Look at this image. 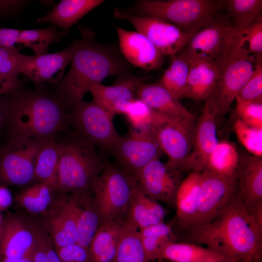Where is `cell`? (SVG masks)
<instances>
[{"mask_svg":"<svg viewBox=\"0 0 262 262\" xmlns=\"http://www.w3.org/2000/svg\"><path fill=\"white\" fill-rule=\"evenodd\" d=\"M200 174L201 193L197 209L190 225L180 234L212 221L237 193V181L224 179L205 170Z\"/></svg>","mask_w":262,"mask_h":262,"instance_id":"14","label":"cell"},{"mask_svg":"<svg viewBox=\"0 0 262 262\" xmlns=\"http://www.w3.org/2000/svg\"><path fill=\"white\" fill-rule=\"evenodd\" d=\"M105 2L103 0H63L37 23H51L68 31L83 16Z\"/></svg>","mask_w":262,"mask_h":262,"instance_id":"27","label":"cell"},{"mask_svg":"<svg viewBox=\"0 0 262 262\" xmlns=\"http://www.w3.org/2000/svg\"><path fill=\"white\" fill-rule=\"evenodd\" d=\"M78 205L71 195L58 191L42 214L41 224L55 248L77 243Z\"/></svg>","mask_w":262,"mask_h":262,"instance_id":"12","label":"cell"},{"mask_svg":"<svg viewBox=\"0 0 262 262\" xmlns=\"http://www.w3.org/2000/svg\"><path fill=\"white\" fill-rule=\"evenodd\" d=\"M56 187L49 182H38L17 193V204L30 213L42 214L48 209L57 193Z\"/></svg>","mask_w":262,"mask_h":262,"instance_id":"32","label":"cell"},{"mask_svg":"<svg viewBox=\"0 0 262 262\" xmlns=\"http://www.w3.org/2000/svg\"><path fill=\"white\" fill-rule=\"evenodd\" d=\"M160 259L172 262H229L224 256L207 247L177 241L164 246Z\"/></svg>","mask_w":262,"mask_h":262,"instance_id":"29","label":"cell"},{"mask_svg":"<svg viewBox=\"0 0 262 262\" xmlns=\"http://www.w3.org/2000/svg\"><path fill=\"white\" fill-rule=\"evenodd\" d=\"M55 250L62 262H91L89 249L77 243Z\"/></svg>","mask_w":262,"mask_h":262,"instance_id":"45","label":"cell"},{"mask_svg":"<svg viewBox=\"0 0 262 262\" xmlns=\"http://www.w3.org/2000/svg\"><path fill=\"white\" fill-rule=\"evenodd\" d=\"M21 0H0V14L11 13L21 6Z\"/></svg>","mask_w":262,"mask_h":262,"instance_id":"50","label":"cell"},{"mask_svg":"<svg viewBox=\"0 0 262 262\" xmlns=\"http://www.w3.org/2000/svg\"><path fill=\"white\" fill-rule=\"evenodd\" d=\"M165 215L164 208L147 196L138 183L130 206L127 220L141 230L164 222Z\"/></svg>","mask_w":262,"mask_h":262,"instance_id":"28","label":"cell"},{"mask_svg":"<svg viewBox=\"0 0 262 262\" xmlns=\"http://www.w3.org/2000/svg\"><path fill=\"white\" fill-rule=\"evenodd\" d=\"M73 196L78 205L77 243L89 249L94 235L102 222V218L94 202L93 195Z\"/></svg>","mask_w":262,"mask_h":262,"instance_id":"31","label":"cell"},{"mask_svg":"<svg viewBox=\"0 0 262 262\" xmlns=\"http://www.w3.org/2000/svg\"><path fill=\"white\" fill-rule=\"evenodd\" d=\"M81 37L75 47L68 72L54 85L56 96L66 111L71 112L95 85L110 76L128 72L129 63L119 49L96 41L90 28L79 25Z\"/></svg>","mask_w":262,"mask_h":262,"instance_id":"1","label":"cell"},{"mask_svg":"<svg viewBox=\"0 0 262 262\" xmlns=\"http://www.w3.org/2000/svg\"><path fill=\"white\" fill-rule=\"evenodd\" d=\"M8 119L6 105L2 96H0V132L7 129Z\"/></svg>","mask_w":262,"mask_h":262,"instance_id":"52","label":"cell"},{"mask_svg":"<svg viewBox=\"0 0 262 262\" xmlns=\"http://www.w3.org/2000/svg\"><path fill=\"white\" fill-rule=\"evenodd\" d=\"M21 30L0 28V46L19 50L18 38Z\"/></svg>","mask_w":262,"mask_h":262,"instance_id":"47","label":"cell"},{"mask_svg":"<svg viewBox=\"0 0 262 262\" xmlns=\"http://www.w3.org/2000/svg\"><path fill=\"white\" fill-rule=\"evenodd\" d=\"M0 262H33V255L21 259L13 261H2Z\"/></svg>","mask_w":262,"mask_h":262,"instance_id":"53","label":"cell"},{"mask_svg":"<svg viewBox=\"0 0 262 262\" xmlns=\"http://www.w3.org/2000/svg\"><path fill=\"white\" fill-rule=\"evenodd\" d=\"M137 185L132 175L105 161L104 168L93 189L94 201L102 222L127 220Z\"/></svg>","mask_w":262,"mask_h":262,"instance_id":"7","label":"cell"},{"mask_svg":"<svg viewBox=\"0 0 262 262\" xmlns=\"http://www.w3.org/2000/svg\"><path fill=\"white\" fill-rule=\"evenodd\" d=\"M74 47L73 43L62 51L53 53L25 55L21 73L36 86L47 82L55 84L62 79L66 66L71 62Z\"/></svg>","mask_w":262,"mask_h":262,"instance_id":"19","label":"cell"},{"mask_svg":"<svg viewBox=\"0 0 262 262\" xmlns=\"http://www.w3.org/2000/svg\"><path fill=\"white\" fill-rule=\"evenodd\" d=\"M58 157V141L55 138L46 140L40 148L35 160L34 177L37 182H49L56 188Z\"/></svg>","mask_w":262,"mask_h":262,"instance_id":"36","label":"cell"},{"mask_svg":"<svg viewBox=\"0 0 262 262\" xmlns=\"http://www.w3.org/2000/svg\"><path fill=\"white\" fill-rule=\"evenodd\" d=\"M236 98L246 101L262 102V61L256 62L252 75Z\"/></svg>","mask_w":262,"mask_h":262,"instance_id":"43","label":"cell"},{"mask_svg":"<svg viewBox=\"0 0 262 262\" xmlns=\"http://www.w3.org/2000/svg\"><path fill=\"white\" fill-rule=\"evenodd\" d=\"M150 78L134 75L128 72L118 76L113 84L96 85L90 92L93 100L114 116L124 114L130 104L137 98L136 93L139 86Z\"/></svg>","mask_w":262,"mask_h":262,"instance_id":"18","label":"cell"},{"mask_svg":"<svg viewBox=\"0 0 262 262\" xmlns=\"http://www.w3.org/2000/svg\"><path fill=\"white\" fill-rule=\"evenodd\" d=\"M114 116L93 100H82L70 112L68 120L95 147L112 151L121 136L114 127Z\"/></svg>","mask_w":262,"mask_h":262,"instance_id":"9","label":"cell"},{"mask_svg":"<svg viewBox=\"0 0 262 262\" xmlns=\"http://www.w3.org/2000/svg\"><path fill=\"white\" fill-rule=\"evenodd\" d=\"M2 212L0 210V237L2 233L4 220V217L2 216Z\"/></svg>","mask_w":262,"mask_h":262,"instance_id":"54","label":"cell"},{"mask_svg":"<svg viewBox=\"0 0 262 262\" xmlns=\"http://www.w3.org/2000/svg\"><path fill=\"white\" fill-rule=\"evenodd\" d=\"M137 98L153 111L172 119L195 120V115L175 98L159 82H144L138 87Z\"/></svg>","mask_w":262,"mask_h":262,"instance_id":"24","label":"cell"},{"mask_svg":"<svg viewBox=\"0 0 262 262\" xmlns=\"http://www.w3.org/2000/svg\"><path fill=\"white\" fill-rule=\"evenodd\" d=\"M236 136L250 154L262 157V129L250 126L237 119L233 125Z\"/></svg>","mask_w":262,"mask_h":262,"instance_id":"40","label":"cell"},{"mask_svg":"<svg viewBox=\"0 0 262 262\" xmlns=\"http://www.w3.org/2000/svg\"><path fill=\"white\" fill-rule=\"evenodd\" d=\"M65 33L60 32L53 25L43 29L21 30L18 44L31 49L34 55L45 54L51 44L62 42Z\"/></svg>","mask_w":262,"mask_h":262,"instance_id":"38","label":"cell"},{"mask_svg":"<svg viewBox=\"0 0 262 262\" xmlns=\"http://www.w3.org/2000/svg\"><path fill=\"white\" fill-rule=\"evenodd\" d=\"M112 151L119 167L134 177L163 153L152 127L131 128L127 135L120 136Z\"/></svg>","mask_w":262,"mask_h":262,"instance_id":"11","label":"cell"},{"mask_svg":"<svg viewBox=\"0 0 262 262\" xmlns=\"http://www.w3.org/2000/svg\"><path fill=\"white\" fill-rule=\"evenodd\" d=\"M24 57L16 49L0 46V74L9 78L18 77Z\"/></svg>","mask_w":262,"mask_h":262,"instance_id":"41","label":"cell"},{"mask_svg":"<svg viewBox=\"0 0 262 262\" xmlns=\"http://www.w3.org/2000/svg\"><path fill=\"white\" fill-rule=\"evenodd\" d=\"M216 110L212 102L206 101L202 112L195 124L193 145L185 163L184 171L201 172L219 141Z\"/></svg>","mask_w":262,"mask_h":262,"instance_id":"17","label":"cell"},{"mask_svg":"<svg viewBox=\"0 0 262 262\" xmlns=\"http://www.w3.org/2000/svg\"><path fill=\"white\" fill-rule=\"evenodd\" d=\"M22 81L18 77L9 78L0 74V96L12 92L22 86Z\"/></svg>","mask_w":262,"mask_h":262,"instance_id":"48","label":"cell"},{"mask_svg":"<svg viewBox=\"0 0 262 262\" xmlns=\"http://www.w3.org/2000/svg\"><path fill=\"white\" fill-rule=\"evenodd\" d=\"M239 158L234 144L227 140L219 141L204 170L224 179L237 181Z\"/></svg>","mask_w":262,"mask_h":262,"instance_id":"30","label":"cell"},{"mask_svg":"<svg viewBox=\"0 0 262 262\" xmlns=\"http://www.w3.org/2000/svg\"><path fill=\"white\" fill-rule=\"evenodd\" d=\"M234 109L237 119L246 124L262 129V102L246 101L236 98Z\"/></svg>","mask_w":262,"mask_h":262,"instance_id":"42","label":"cell"},{"mask_svg":"<svg viewBox=\"0 0 262 262\" xmlns=\"http://www.w3.org/2000/svg\"><path fill=\"white\" fill-rule=\"evenodd\" d=\"M138 232L149 262L160 259L164 246L178 240L171 226L164 222L139 230Z\"/></svg>","mask_w":262,"mask_h":262,"instance_id":"35","label":"cell"},{"mask_svg":"<svg viewBox=\"0 0 262 262\" xmlns=\"http://www.w3.org/2000/svg\"><path fill=\"white\" fill-rule=\"evenodd\" d=\"M171 57V62L164 71L159 82L176 99L184 98L190 60L183 50Z\"/></svg>","mask_w":262,"mask_h":262,"instance_id":"33","label":"cell"},{"mask_svg":"<svg viewBox=\"0 0 262 262\" xmlns=\"http://www.w3.org/2000/svg\"><path fill=\"white\" fill-rule=\"evenodd\" d=\"M237 193L247 211L262 202V157L240 155Z\"/></svg>","mask_w":262,"mask_h":262,"instance_id":"22","label":"cell"},{"mask_svg":"<svg viewBox=\"0 0 262 262\" xmlns=\"http://www.w3.org/2000/svg\"><path fill=\"white\" fill-rule=\"evenodd\" d=\"M182 242L205 245L229 262L260 259L262 228L243 206L237 193L227 207L210 222L178 236Z\"/></svg>","mask_w":262,"mask_h":262,"instance_id":"2","label":"cell"},{"mask_svg":"<svg viewBox=\"0 0 262 262\" xmlns=\"http://www.w3.org/2000/svg\"><path fill=\"white\" fill-rule=\"evenodd\" d=\"M195 121L168 118L152 127L162 151L168 157L167 164L181 174L191 151Z\"/></svg>","mask_w":262,"mask_h":262,"instance_id":"13","label":"cell"},{"mask_svg":"<svg viewBox=\"0 0 262 262\" xmlns=\"http://www.w3.org/2000/svg\"><path fill=\"white\" fill-rule=\"evenodd\" d=\"M200 193V174L192 171L182 180L176 195L175 219L180 233L185 230L193 221L197 209Z\"/></svg>","mask_w":262,"mask_h":262,"instance_id":"25","label":"cell"},{"mask_svg":"<svg viewBox=\"0 0 262 262\" xmlns=\"http://www.w3.org/2000/svg\"><path fill=\"white\" fill-rule=\"evenodd\" d=\"M242 32L249 53L256 62L262 61V18Z\"/></svg>","mask_w":262,"mask_h":262,"instance_id":"44","label":"cell"},{"mask_svg":"<svg viewBox=\"0 0 262 262\" xmlns=\"http://www.w3.org/2000/svg\"><path fill=\"white\" fill-rule=\"evenodd\" d=\"M38 234L49 262H62L41 223L38 226Z\"/></svg>","mask_w":262,"mask_h":262,"instance_id":"46","label":"cell"},{"mask_svg":"<svg viewBox=\"0 0 262 262\" xmlns=\"http://www.w3.org/2000/svg\"><path fill=\"white\" fill-rule=\"evenodd\" d=\"M113 262H150L137 228L128 220L118 242Z\"/></svg>","mask_w":262,"mask_h":262,"instance_id":"37","label":"cell"},{"mask_svg":"<svg viewBox=\"0 0 262 262\" xmlns=\"http://www.w3.org/2000/svg\"><path fill=\"white\" fill-rule=\"evenodd\" d=\"M246 45L243 32L232 27L222 49L213 59L217 68L218 81L216 89L209 99L217 116H221L229 111L254 71L256 61Z\"/></svg>","mask_w":262,"mask_h":262,"instance_id":"5","label":"cell"},{"mask_svg":"<svg viewBox=\"0 0 262 262\" xmlns=\"http://www.w3.org/2000/svg\"><path fill=\"white\" fill-rule=\"evenodd\" d=\"M115 28L120 51L129 63L147 71L161 68L164 56L144 34L119 27Z\"/></svg>","mask_w":262,"mask_h":262,"instance_id":"20","label":"cell"},{"mask_svg":"<svg viewBox=\"0 0 262 262\" xmlns=\"http://www.w3.org/2000/svg\"><path fill=\"white\" fill-rule=\"evenodd\" d=\"M127 221L102 222L94 235L89 250L91 262H113Z\"/></svg>","mask_w":262,"mask_h":262,"instance_id":"26","label":"cell"},{"mask_svg":"<svg viewBox=\"0 0 262 262\" xmlns=\"http://www.w3.org/2000/svg\"><path fill=\"white\" fill-rule=\"evenodd\" d=\"M189 58L190 64L184 98L206 101L212 98L217 86V66L213 60Z\"/></svg>","mask_w":262,"mask_h":262,"instance_id":"23","label":"cell"},{"mask_svg":"<svg viewBox=\"0 0 262 262\" xmlns=\"http://www.w3.org/2000/svg\"><path fill=\"white\" fill-rule=\"evenodd\" d=\"M39 223L14 214L4 217L0 237V262L13 261L33 255Z\"/></svg>","mask_w":262,"mask_h":262,"instance_id":"15","label":"cell"},{"mask_svg":"<svg viewBox=\"0 0 262 262\" xmlns=\"http://www.w3.org/2000/svg\"><path fill=\"white\" fill-rule=\"evenodd\" d=\"M45 87L32 90L22 86L2 95L8 112V138L46 140L65 129L68 114L54 92Z\"/></svg>","mask_w":262,"mask_h":262,"instance_id":"3","label":"cell"},{"mask_svg":"<svg viewBox=\"0 0 262 262\" xmlns=\"http://www.w3.org/2000/svg\"><path fill=\"white\" fill-rule=\"evenodd\" d=\"M232 25L219 16L195 33L182 50L189 57L213 60L222 49Z\"/></svg>","mask_w":262,"mask_h":262,"instance_id":"21","label":"cell"},{"mask_svg":"<svg viewBox=\"0 0 262 262\" xmlns=\"http://www.w3.org/2000/svg\"><path fill=\"white\" fill-rule=\"evenodd\" d=\"M124 115L132 128L152 127L158 122L169 118L153 111L138 98L130 104Z\"/></svg>","mask_w":262,"mask_h":262,"instance_id":"39","label":"cell"},{"mask_svg":"<svg viewBox=\"0 0 262 262\" xmlns=\"http://www.w3.org/2000/svg\"><path fill=\"white\" fill-rule=\"evenodd\" d=\"M115 18L130 22L137 31L144 34L164 56L174 55L182 50L194 34L183 32L161 18L131 14L121 7L115 8Z\"/></svg>","mask_w":262,"mask_h":262,"instance_id":"10","label":"cell"},{"mask_svg":"<svg viewBox=\"0 0 262 262\" xmlns=\"http://www.w3.org/2000/svg\"><path fill=\"white\" fill-rule=\"evenodd\" d=\"M222 8L231 18L232 27L241 32L262 18V0H224Z\"/></svg>","mask_w":262,"mask_h":262,"instance_id":"34","label":"cell"},{"mask_svg":"<svg viewBox=\"0 0 262 262\" xmlns=\"http://www.w3.org/2000/svg\"><path fill=\"white\" fill-rule=\"evenodd\" d=\"M57 191L74 196L93 195L105 161L95 147L77 132L58 141Z\"/></svg>","mask_w":262,"mask_h":262,"instance_id":"4","label":"cell"},{"mask_svg":"<svg viewBox=\"0 0 262 262\" xmlns=\"http://www.w3.org/2000/svg\"><path fill=\"white\" fill-rule=\"evenodd\" d=\"M45 140L8 138L0 147V185L27 187L35 183V160Z\"/></svg>","mask_w":262,"mask_h":262,"instance_id":"8","label":"cell"},{"mask_svg":"<svg viewBox=\"0 0 262 262\" xmlns=\"http://www.w3.org/2000/svg\"><path fill=\"white\" fill-rule=\"evenodd\" d=\"M38 229L37 242L33 254V262H49L46 254L38 238Z\"/></svg>","mask_w":262,"mask_h":262,"instance_id":"51","label":"cell"},{"mask_svg":"<svg viewBox=\"0 0 262 262\" xmlns=\"http://www.w3.org/2000/svg\"><path fill=\"white\" fill-rule=\"evenodd\" d=\"M222 0H138L126 12L136 16L164 19L184 32L195 34L213 22Z\"/></svg>","mask_w":262,"mask_h":262,"instance_id":"6","label":"cell"},{"mask_svg":"<svg viewBox=\"0 0 262 262\" xmlns=\"http://www.w3.org/2000/svg\"><path fill=\"white\" fill-rule=\"evenodd\" d=\"M13 197L7 186L0 185V210L2 212L12 204Z\"/></svg>","mask_w":262,"mask_h":262,"instance_id":"49","label":"cell"},{"mask_svg":"<svg viewBox=\"0 0 262 262\" xmlns=\"http://www.w3.org/2000/svg\"><path fill=\"white\" fill-rule=\"evenodd\" d=\"M181 175L157 159L147 164L135 178L149 197L175 207L177 193L182 180Z\"/></svg>","mask_w":262,"mask_h":262,"instance_id":"16","label":"cell"}]
</instances>
